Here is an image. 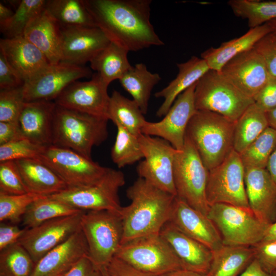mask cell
<instances>
[{
	"instance_id": "1",
	"label": "cell",
	"mask_w": 276,
	"mask_h": 276,
	"mask_svg": "<svg viewBox=\"0 0 276 276\" xmlns=\"http://www.w3.org/2000/svg\"><path fill=\"white\" fill-rule=\"evenodd\" d=\"M97 27L128 52L164 42L150 21L151 0H83Z\"/></svg>"
},
{
	"instance_id": "2",
	"label": "cell",
	"mask_w": 276,
	"mask_h": 276,
	"mask_svg": "<svg viewBox=\"0 0 276 276\" xmlns=\"http://www.w3.org/2000/svg\"><path fill=\"white\" fill-rule=\"evenodd\" d=\"M130 203L120 214L123 233L121 243L142 237L158 234L169 220L174 196L139 177L127 190Z\"/></svg>"
},
{
	"instance_id": "3",
	"label": "cell",
	"mask_w": 276,
	"mask_h": 276,
	"mask_svg": "<svg viewBox=\"0 0 276 276\" xmlns=\"http://www.w3.org/2000/svg\"><path fill=\"white\" fill-rule=\"evenodd\" d=\"M109 120L56 105L52 130V145L72 149L91 158L93 147L108 137Z\"/></svg>"
},
{
	"instance_id": "4",
	"label": "cell",
	"mask_w": 276,
	"mask_h": 276,
	"mask_svg": "<svg viewBox=\"0 0 276 276\" xmlns=\"http://www.w3.org/2000/svg\"><path fill=\"white\" fill-rule=\"evenodd\" d=\"M235 123L217 113L197 110L186 135L209 170L221 164L233 149Z\"/></svg>"
},
{
	"instance_id": "5",
	"label": "cell",
	"mask_w": 276,
	"mask_h": 276,
	"mask_svg": "<svg viewBox=\"0 0 276 276\" xmlns=\"http://www.w3.org/2000/svg\"><path fill=\"white\" fill-rule=\"evenodd\" d=\"M81 229L88 246V257L99 269L107 267L121 245L123 227L120 213L85 211Z\"/></svg>"
},
{
	"instance_id": "6",
	"label": "cell",
	"mask_w": 276,
	"mask_h": 276,
	"mask_svg": "<svg viewBox=\"0 0 276 276\" xmlns=\"http://www.w3.org/2000/svg\"><path fill=\"white\" fill-rule=\"evenodd\" d=\"M194 102L197 110L214 112L235 122L255 101L220 72L209 70L196 83Z\"/></svg>"
},
{
	"instance_id": "7",
	"label": "cell",
	"mask_w": 276,
	"mask_h": 276,
	"mask_svg": "<svg viewBox=\"0 0 276 276\" xmlns=\"http://www.w3.org/2000/svg\"><path fill=\"white\" fill-rule=\"evenodd\" d=\"M209 172L186 135L183 147L177 150L173 163L176 196L206 216L210 208L206 197Z\"/></svg>"
},
{
	"instance_id": "8",
	"label": "cell",
	"mask_w": 276,
	"mask_h": 276,
	"mask_svg": "<svg viewBox=\"0 0 276 276\" xmlns=\"http://www.w3.org/2000/svg\"><path fill=\"white\" fill-rule=\"evenodd\" d=\"M207 216L227 245L252 246L264 239L269 226L250 208L227 203L210 205Z\"/></svg>"
},
{
	"instance_id": "9",
	"label": "cell",
	"mask_w": 276,
	"mask_h": 276,
	"mask_svg": "<svg viewBox=\"0 0 276 276\" xmlns=\"http://www.w3.org/2000/svg\"><path fill=\"white\" fill-rule=\"evenodd\" d=\"M114 257L140 271L155 276L183 269L179 260L159 234L136 238L121 244Z\"/></svg>"
},
{
	"instance_id": "10",
	"label": "cell",
	"mask_w": 276,
	"mask_h": 276,
	"mask_svg": "<svg viewBox=\"0 0 276 276\" xmlns=\"http://www.w3.org/2000/svg\"><path fill=\"white\" fill-rule=\"evenodd\" d=\"M125 183L123 173L108 168L97 181L80 187L67 188L49 196L82 211L108 210L120 213L119 191Z\"/></svg>"
},
{
	"instance_id": "11",
	"label": "cell",
	"mask_w": 276,
	"mask_h": 276,
	"mask_svg": "<svg viewBox=\"0 0 276 276\" xmlns=\"http://www.w3.org/2000/svg\"><path fill=\"white\" fill-rule=\"evenodd\" d=\"M206 197L209 205L222 203L249 208L244 167L240 154L234 149L221 164L209 170Z\"/></svg>"
},
{
	"instance_id": "12",
	"label": "cell",
	"mask_w": 276,
	"mask_h": 276,
	"mask_svg": "<svg viewBox=\"0 0 276 276\" xmlns=\"http://www.w3.org/2000/svg\"><path fill=\"white\" fill-rule=\"evenodd\" d=\"M144 159L136 167L139 177L154 187L176 196L173 163L177 150L168 141L142 133L137 137Z\"/></svg>"
},
{
	"instance_id": "13",
	"label": "cell",
	"mask_w": 276,
	"mask_h": 276,
	"mask_svg": "<svg viewBox=\"0 0 276 276\" xmlns=\"http://www.w3.org/2000/svg\"><path fill=\"white\" fill-rule=\"evenodd\" d=\"M38 159L53 170L67 188L95 183L108 169L72 149L52 145L45 147Z\"/></svg>"
},
{
	"instance_id": "14",
	"label": "cell",
	"mask_w": 276,
	"mask_h": 276,
	"mask_svg": "<svg viewBox=\"0 0 276 276\" xmlns=\"http://www.w3.org/2000/svg\"><path fill=\"white\" fill-rule=\"evenodd\" d=\"M92 76L90 68L84 65L63 62L50 64L36 76L24 83L25 101H54L72 83Z\"/></svg>"
},
{
	"instance_id": "15",
	"label": "cell",
	"mask_w": 276,
	"mask_h": 276,
	"mask_svg": "<svg viewBox=\"0 0 276 276\" xmlns=\"http://www.w3.org/2000/svg\"><path fill=\"white\" fill-rule=\"evenodd\" d=\"M84 211L26 228L18 242L28 251L36 264L47 253L81 229V216Z\"/></svg>"
},
{
	"instance_id": "16",
	"label": "cell",
	"mask_w": 276,
	"mask_h": 276,
	"mask_svg": "<svg viewBox=\"0 0 276 276\" xmlns=\"http://www.w3.org/2000/svg\"><path fill=\"white\" fill-rule=\"evenodd\" d=\"M196 83L177 97L161 121L157 122L146 121L142 133L163 139L176 150H181L188 123L197 111L194 102Z\"/></svg>"
},
{
	"instance_id": "17",
	"label": "cell",
	"mask_w": 276,
	"mask_h": 276,
	"mask_svg": "<svg viewBox=\"0 0 276 276\" xmlns=\"http://www.w3.org/2000/svg\"><path fill=\"white\" fill-rule=\"evenodd\" d=\"M108 86L96 73L89 81L72 83L54 102L62 107L108 119Z\"/></svg>"
},
{
	"instance_id": "18",
	"label": "cell",
	"mask_w": 276,
	"mask_h": 276,
	"mask_svg": "<svg viewBox=\"0 0 276 276\" xmlns=\"http://www.w3.org/2000/svg\"><path fill=\"white\" fill-rule=\"evenodd\" d=\"M219 72L241 92L252 99L270 77L263 57L255 48L232 58Z\"/></svg>"
},
{
	"instance_id": "19",
	"label": "cell",
	"mask_w": 276,
	"mask_h": 276,
	"mask_svg": "<svg viewBox=\"0 0 276 276\" xmlns=\"http://www.w3.org/2000/svg\"><path fill=\"white\" fill-rule=\"evenodd\" d=\"M61 61L83 65L110 42L97 27L61 28Z\"/></svg>"
},
{
	"instance_id": "20",
	"label": "cell",
	"mask_w": 276,
	"mask_h": 276,
	"mask_svg": "<svg viewBox=\"0 0 276 276\" xmlns=\"http://www.w3.org/2000/svg\"><path fill=\"white\" fill-rule=\"evenodd\" d=\"M168 221L212 250L223 245L219 232L208 216L177 196L174 198Z\"/></svg>"
},
{
	"instance_id": "21",
	"label": "cell",
	"mask_w": 276,
	"mask_h": 276,
	"mask_svg": "<svg viewBox=\"0 0 276 276\" xmlns=\"http://www.w3.org/2000/svg\"><path fill=\"white\" fill-rule=\"evenodd\" d=\"M159 235L179 260L183 269L206 274L210 269L213 250L187 236L168 221Z\"/></svg>"
},
{
	"instance_id": "22",
	"label": "cell",
	"mask_w": 276,
	"mask_h": 276,
	"mask_svg": "<svg viewBox=\"0 0 276 276\" xmlns=\"http://www.w3.org/2000/svg\"><path fill=\"white\" fill-rule=\"evenodd\" d=\"M244 182L250 209L267 225L276 221V184L267 169L244 168Z\"/></svg>"
},
{
	"instance_id": "23",
	"label": "cell",
	"mask_w": 276,
	"mask_h": 276,
	"mask_svg": "<svg viewBox=\"0 0 276 276\" xmlns=\"http://www.w3.org/2000/svg\"><path fill=\"white\" fill-rule=\"evenodd\" d=\"M88 252L87 244L80 229L43 256L36 263L31 276H62L88 256Z\"/></svg>"
},
{
	"instance_id": "24",
	"label": "cell",
	"mask_w": 276,
	"mask_h": 276,
	"mask_svg": "<svg viewBox=\"0 0 276 276\" xmlns=\"http://www.w3.org/2000/svg\"><path fill=\"white\" fill-rule=\"evenodd\" d=\"M56 107L54 101L26 102L18 122L21 135L40 146L52 145Z\"/></svg>"
},
{
	"instance_id": "25",
	"label": "cell",
	"mask_w": 276,
	"mask_h": 276,
	"mask_svg": "<svg viewBox=\"0 0 276 276\" xmlns=\"http://www.w3.org/2000/svg\"><path fill=\"white\" fill-rule=\"evenodd\" d=\"M0 52L25 82L50 64L44 54L23 36L1 39Z\"/></svg>"
},
{
	"instance_id": "26",
	"label": "cell",
	"mask_w": 276,
	"mask_h": 276,
	"mask_svg": "<svg viewBox=\"0 0 276 276\" xmlns=\"http://www.w3.org/2000/svg\"><path fill=\"white\" fill-rule=\"evenodd\" d=\"M22 36L44 54L51 64L61 61V28L45 9L29 24Z\"/></svg>"
},
{
	"instance_id": "27",
	"label": "cell",
	"mask_w": 276,
	"mask_h": 276,
	"mask_svg": "<svg viewBox=\"0 0 276 276\" xmlns=\"http://www.w3.org/2000/svg\"><path fill=\"white\" fill-rule=\"evenodd\" d=\"M177 66L178 73L175 78L154 95L157 98L164 99L156 113L158 117L165 116L177 97L195 84L210 70L204 59L195 56L186 62L177 63Z\"/></svg>"
},
{
	"instance_id": "28",
	"label": "cell",
	"mask_w": 276,
	"mask_h": 276,
	"mask_svg": "<svg viewBox=\"0 0 276 276\" xmlns=\"http://www.w3.org/2000/svg\"><path fill=\"white\" fill-rule=\"evenodd\" d=\"M270 33L271 28L268 23L251 28L239 37L204 51L201 54V58L205 61L210 70L219 72L228 61L237 55L254 48L260 39Z\"/></svg>"
},
{
	"instance_id": "29",
	"label": "cell",
	"mask_w": 276,
	"mask_h": 276,
	"mask_svg": "<svg viewBox=\"0 0 276 276\" xmlns=\"http://www.w3.org/2000/svg\"><path fill=\"white\" fill-rule=\"evenodd\" d=\"M15 162L29 192L50 196L67 188L62 179L39 159H22Z\"/></svg>"
},
{
	"instance_id": "30",
	"label": "cell",
	"mask_w": 276,
	"mask_h": 276,
	"mask_svg": "<svg viewBox=\"0 0 276 276\" xmlns=\"http://www.w3.org/2000/svg\"><path fill=\"white\" fill-rule=\"evenodd\" d=\"M254 259L251 246L223 244L213 250L207 276H239Z\"/></svg>"
},
{
	"instance_id": "31",
	"label": "cell",
	"mask_w": 276,
	"mask_h": 276,
	"mask_svg": "<svg viewBox=\"0 0 276 276\" xmlns=\"http://www.w3.org/2000/svg\"><path fill=\"white\" fill-rule=\"evenodd\" d=\"M160 80L158 74L150 72L144 63H139L132 66L119 81L145 114L151 91Z\"/></svg>"
},
{
	"instance_id": "32",
	"label": "cell",
	"mask_w": 276,
	"mask_h": 276,
	"mask_svg": "<svg viewBox=\"0 0 276 276\" xmlns=\"http://www.w3.org/2000/svg\"><path fill=\"white\" fill-rule=\"evenodd\" d=\"M128 52L110 42L90 61V67L109 85L112 81L119 80L132 67L127 57Z\"/></svg>"
},
{
	"instance_id": "33",
	"label": "cell",
	"mask_w": 276,
	"mask_h": 276,
	"mask_svg": "<svg viewBox=\"0 0 276 276\" xmlns=\"http://www.w3.org/2000/svg\"><path fill=\"white\" fill-rule=\"evenodd\" d=\"M269 126L266 112L252 104L235 123L234 150L240 154Z\"/></svg>"
},
{
	"instance_id": "34",
	"label": "cell",
	"mask_w": 276,
	"mask_h": 276,
	"mask_svg": "<svg viewBox=\"0 0 276 276\" xmlns=\"http://www.w3.org/2000/svg\"><path fill=\"white\" fill-rule=\"evenodd\" d=\"M107 114L116 125H121L136 137L142 133L146 122L138 104L117 90L110 96Z\"/></svg>"
},
{
	"instance_id": "35",
	"label": "cell",
	"mask_w": 276,
	"mask_h": 276,
	"mask_svg": "<svg viewBox=\"0 0 276 276\" xmlns=\"http://www.w3.org/2000/svg\"><path fill=\"white\" fill-rule=\"evenodd\" d=\"M44 9L60 28L97 27L83 0L46 1Z\"/></svg>"
},
{
	"instance_id": "36",
	"label": "cell",
	"mask_w": 276,
	"mask_h": 276,
	"mask_svg": "<svg viewBox=\"0 0 276 276\" xmlns=\"http://www.w3.org/2000/svg\"><path fill=\"white\" fill-rule=\"evenodd\" d=\"M83 211L48 196L33 202L22 217L21 222L25 228H30L49 220Z\"/></svg>"
},
{
	"instance_id": "37",
	"label": "cell",
	"mask_w": 276,
	"mask_h": 276,
	"mask_svg": "<svg viewBox=\"0 0 276 276\" xmlns=\"http://www.w3.org/2000/svg\"><path fill=\"white\" fill-rule=\"evenodd\" d=\"M234 14L247 20L250 29L276 19V1L230 0Z\"/></svg>"
},
{
	"instance_id": "38",
	"label": "cell",
	"mask_w": 276,
	"mask_h": 276,
	"mask_svg": "<svg viewBox=\"0 0 276 276\" xmlns=\"http://www.w3.org/2000/svg\"><path fill=\"white\" fill-rule=\"evenodd\" d=\"M276 148V129L268 127L240 154L244 168L266 169Z\"/></svg>"
},
{
	"instance_id": "39",
	"label": "cell",
	"mask_w": 276,
	"mask_h": 276,
	"mask_svg": "<svg viewBox=\"0 0 276 276\" xmlns=\"http://www.w3.org/2000/svg\"><path fill=\"white\" fill-rule=\"evenodd\" d=\"M35 263L18 242L0 251V276H31Z\"/></svg>"
},
{
	"instance_id": "40",
	"label": "cell",
	"mask_w": 276,
	"mask_h": 276,
	"mask_svg": "<svg viewBox=\"0 0 276 276\" xmlns=\"http://www.w3.org/2000/svg\"><path fill=\"white\" fill-rule=\"evenodd\" d=\"M45 3L44 0L19 1L11 18L0 26L1 31L6 38L22 36L29 24L44 9Z\"/></svg>"
},
{
	"instance_id": "41",
	"label": "cell",
	"mask_w": 276,
	"mask_h": 276,
	"mask_svg": "<svg viewBox=\"0 0 276 276\" xmlns=\"http://www.w3.org/2000/svg\"><path fill=\"white\" fill-rule=\"evenodd\" d=\"M117 136L113 145L111 156L119 168L132 165L144 158L137 137L120 125H116Z\"/></svg>"
},
{
	"instance_id": "42",
	"label": "cell",
	"mask_w": 276,
	"mask_h": 276,
	"mask_svg": "<svg viewBox=\"0 0 276 276\" xmlns=\"http://www.w3.org/2000/svg\"><path fill=\"white\" fill-rule=\"evenodd\" d=\"M48 196L29 192L20 195L0 193V221L16 224L21 222L29 206L34 201Z\"/></svg>"
},
{
	"instance_id": "43",
	"label": "cell",
	"mask_w": 276,
	"mask_h": 276,
	"mask_svg": "<svg viewBox=\"0 0 276 276\" xmlns=\"http://www.w3.org/2000/svg\"><path fill=\"white\" fill-rule=\"evenodd\" d=\"M45 147L36 144L22 136L19 137L0 145V162L38 159Z\"/></svg>"
},
{
	"instance_id": "44",
	"label": "cell",
	"mask_w": 276,
	"mask_h": 276,
	"mask_svg": "<svg viewBox=\"0 0 276 276\" xmlns=\"http://www.w3.org/2000/svg\"><path fill=\"white\" fill-rule=\"evenodd\" d=\"M23 85L12 89L1 90L0 122L18 124L26 102Z\"/></svg>"
},
{
	"instance_id": "45",
	"label": "cell",
	"mask_w": 276,
	"mask_h": 276,
	"mask_svg": "<svg viewBox=\"0 0 276 276\" xmlns=\"http://www.w3.org/2000/svg\"><path fill=\"white\" fill-rule=\"evenodd\" d=\"M29 192L15 162H0V193L20 195Z\"/></svg>"
},
{
	"instance_id": "46",
	"label": "cell",
	"mask_w": 276,
	"mask_h": 276,
	"mask_svg": "<svg viewBox=\"0 0 276 276\" xmlns=\"http://www.w3.org/2000/svg\"><path fill=\"white\" fill-rule=\"evenodd\" d=\"M262 268L272 274L276 271V240H262L251 246Z\"/></svg>"
},
{
	"instance_id": "47",
	"label": "cell",
	"mask_w": 276,
	"mask_h": 276,
	"mask_svg": "<svg viewBox=\"0 0 276 276\" xmlns=\"http://www.w3.org/2000/svg\"><path fill=\"white\" fill-rule=\"evenodd\" d=\"M254 48L263 57L270 76L276 78V37L270 33Z\"/></svg>"
},
{
	"instance_id": "48",
	"label": "cell",
	"mask_w": 276,
	"mask_h": 276,
	"mask_svg": "<svg viewBox=\"0 0 276 276\" xmlns=\"http://www.w3.org/2000/svg\"><path fill=\"white\" fill-rule=\"evenodd\" d=\"M24 81L0 52V89H9L24 84Z\"/></svg>"
},
{
	"instance_id": "49",
	"label": "cell",
	"mask_w": 276,
	"mask_h": 276,
	"mask_svg": "<svg viewBox=\"0 0 276 276\" xmlns=\"http://www.w3.org/2000/svg\"><path fill=\"white\" fill-rule=\"evenodd\" d=\"M255 104L265 112L276 108V78L270 77L254 99Z\"/></svg>"
},
{
	"instance_id": "50",
	"label": "cell",
	"mask_w": 276,
	"mask_h": 276,
	"mask_svg": "<svg viewBox=\"0 0 276 276\" xmlns=\"http://www.w3.org/2000/svg\"><path fill=\"white\" fill-rule=\"evenodd\" d=\"M26 228H21L17 224L1 222L0 251L18 242Z\"/></svg>"
},
{
	"instance_id": "51",
	"label": "cell",
	"mask_w": 276,
	"mask_h": 276,
	"mask_svg": "<svg viewBox=\"0 0 276 276\" xmlns=\"http://www.w3.org/2000/svg\"><path fill=\"white\" fill-rule=\"evenodd\" d=\"M106 268L111 276H155L140 271L116 257Z\"/></svg>"
},
{
	"instance_id": "52",
	"label": "cell",
	"mask_w": 276,
	"mask_h": 276,
	"mask_svg": "<svg viewBox=\"0 0 276 276\" xmlns=\"http://www.w3.org/2000/svg\"><path fill=\"white\" fill-rule=\"evenodd\" d=\"M62 276H101L98 268L85 256Z\"/></svg>"
},
{
	"instance_id": "53",
	"label": "cell",
	"mask_w": 276,
	"mask_h": 276,
	"mask_svg": "<svg viewBox=\"0 0 276 276\" xmlns=\"http://www.w3.org/2000/svg\"><path fill=\"white\" fill-rule=\"evenodd\" d=\"M21 136L17 123L0 122V145Z\"/></svg>"
},
{
	"instance_id": "54",
	"label": "cell",
	"mask_w": 276,
	"mask_h": 276,
	"mask_svg": "<svg viewBox=\"0 0 276 276\" xmlns=\"http://www.w3.org/2000/svg\"><path fill=\"white\" fill-rule=\"evenodd\" d=\"M239 276H274L265 271L258 261L254 260Z\"/></svg>"
},
{
	"instance_id": "55",
	"label": "cell",
	"mask_w": 276,
	"mask_h": 276,
	"mask_svg": "<svg viewBox=\"0 0 276 276\" xmlns=\"http://www.w3.org/2000/svg\"><path fill=\"white\" fill-rule=\"evenodd\" d=\"M266 169L276 184V148L270 155Z\"/></svg>"
},
{
	"instance_id": "56",
	"label": "cell",
	"mask_w": 276,
	"mask_h": 276,
	"mask_svg": "<svg viewBox=\"0 0 276 276\" xmlns=\"http://www.w3.org/2000/svg\"><path fill=\"white\" fill-rule=\"evenodd\" d=\"M14 12L2 2L0 3V26L7 22L13 16Z\"/></svg>"
},
{
	"instance_id": "57",
	"label": "cell",
	"mask_w": 276,
	"mask_h": 276,
	"mask_svg": "<svg viewBox=\"0 0 276 276\" xmlns=\"http://www.w3.org/2000/svg\"><path fill=\"white\" fill-rule=\"evenodd\" d=\"M159 276H207V275L181 269L170 271Z\"/></svg>"
},
{
	"instance_id": "58",
	"label": "cell",
	"mask_w": 276,
	"mask_h": 276,
	"mask_svg": "<svg viewBox=\"0 0 276 276\" xmlns=\"http://www.w3.org/2000/svg\"><path fill=\"white\" fill-rule=\"evenodd\" d=\"M263 240H276V221L269 225Z\"/></svg>"
},
{
	"instance_id": "59",
	"label": "cell",
	"mask_w": 276,
	"mask_h": 276,
	"mask_svg": "<svg viewBox=\"0 0 276 276\" xmlns=\"http://www.w3.org/2000/svg\"><path fill=\"white\" fill-rule=\"evenodd\" d=\"M269 126L276 129V108L266 112Z\"/></svg>"
},
{
	"instance_id": "60",
	"label": "cell",
	"mask_w": 276,
	"mask_h": 276,
	"mask_svg": "<svg viewBox=\"0 0 276 276\" xmlns=\"http://www.w3.org/2000/svg\"><path fill=\"white\" fill-rule=\"evenodd\" d=\"M270 28L271 33L276 37V19L267 22Z\"/></svg>"
},
{
	"instance_id": "61",
	"label": "cell",
	"mask_w": 276,
	"mask_h": 276,
	"mask_svg": "<svg viewBox=\"0 0 276 276\" xmlns=\"http://www.w3.org/2000/svg\"><path fill=\"white\" fill-rule=\"evenodd\" d=\"M100 273H101V276H111L107 268H106V267H101L100 268Z\"/></svg>"
},
{
	"instance_id": "62",
	"label": "cell",
	"mask_w": 276,
	"mask_h": 276,
	"mask_svg": "<svg viewBox=\"0 0 276 276\" xmlns=\"http://www.w3.org/2000/svg\"><path fill=\"white\" fill-rule=\"evenodd\" d=\"M272 275L274 276H276V271L272 273Z\"/></svg>"
}]
</instances>
